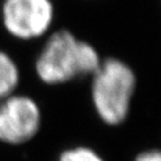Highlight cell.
I'll list each match as a JSON object with an SVG mask.
<instances>
[{"mask_svg": "<svg viewBox=\"0 0 161 161\" xmlns=\"http://www.w3.org/2000/svg\"><path fill=\"white\" fill-rule=\"evenodd\" d=\"M1 18L6 31L20 40H31L47 33L54 21L52 0H3Z\"/></svg>", "mask_w": 161, "mask_h": 161, "instance_id": "3", "label": "cell"}, {"mask_svg": "<svg viewBox=\"0 0 161 161\" xmlns=\"http://www.w3.org/2000/svg\"><path fill=\"white\" fill-rule=\"evenodd\" d=\"M19 82L18 65L9 54L0 49V101L15 93Z\"/></svg>", "mask_w": 161, "mask_h": 161, "instance_id": "5", "label": "cell"}, {"mask_svg": "<svg viewBox=\"0 0 161 161\" xmlns=\"http://www.w3.org/2000/svg\"><path fill=\"white\" fill-rule=\"evenodd\" d=\"M58 161H104L100 154L88 147H76L63 151Z\"/></svg>", "mask_w": 161, "mask_h": 161, "instance_id": "6", "label": "cell"}, {"mask_svg": "<svg viewBox=\"0 0 161 161\" xmlns=\"http://www.w3.org/2000/svg\"><path fill=\"white\" fill-rule=\"evenodd\" d=\"M42 112L33 97L11 94L0 101V141L23 144L38 133Z\"/></svg>", "mask_w": 161, "mask_h": 161, "instance_id": "4", "label": "cell"}, {"mask_svg": "<svg viewBox=\"0 0 161 161\" xmlns=\"http://www.w3.org/2000/svg\"><path fill=\"white\" fill-rule=\"evenodd\" d=\"M134 161H161V150L151 149L142 151L136 156Z\"/></svg>", "mask_w": 161, "mask_h": 161, "instance_id": "7", "label": "cell"}, {"mask_svg": "<svg viewBox=\"0 0 161 161\" xmlns=\"http://www.w3.org/2000/svg\"><path fill=\"white\" fill-rule=\"evenodd\" d=\"M102 62L97 49L68 29H59L46 40L35 63L38 78L47 85H59L92 76Z\"/></svg>", "mask_w": 161, "mask_h": 161, "instance_id": "1", "label": "cell"}, {"mask_svg": "<svg viewBox=\"0 0 161 161\" xmlns=\"http://www.w3.org/2000/svg\"><path fill=\"white\" fill-rule=\"evenodd\" d=\"M91 78V98L97 116L108 125L122 124L129 116L136 90L133 68L118 57L102 58Z\"/></svg>", "mask_w": 161, "mask_h": 161, "instance_id": "2", "label": "cell"}]
</instances>
